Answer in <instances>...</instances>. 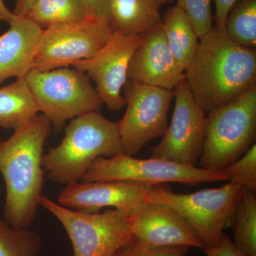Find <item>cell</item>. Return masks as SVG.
Here are the masks:
<instances>
[{
    "label": "cell",
    "instance_id": "1",
    "mask_svg": "<svg viewBox=\"0 0 256 256\" xmlns=\"http://www.w3.org/2000/svg\"><path fill=\"white\" fill-rule=\"evenodd\" d=\"M184 76L196 104L208 114L256 86V50L214 24L198 40Z\"/></svg>",
    "mask_w": 256,
    "mask_h": 256
},
{
    "label": "cell",
    "instance_id": "2",
    "mask_svg": "<svg viewBox=\"0 0 256 256\" xmlns=\"http://www.w3.org/2000/svg\"><path fill=\"white\" fill-rule=\"evenodd\" d=\"M52 124L38 114L6 140H0V173L5 184L3 218L14 229H28L36 220L44 188L42 156Z\"/></svg>",
    "mask_w": 256,
    "mask_h": 256
},
{
    "label": "cell",
    "instance_id": "3",
    "mask_svg": "<svg viewBox=\"0 0 256 256\" xmlns=\"http://www.w3.org/2000/svg\"><path fill=\"white\" fill-rule=\"evenodd\" d=\"M64 131L60 144L42 156L44 172L54 182H78L96 158L124 153L117 122L98 111L70 120Z\"/></svg>",
    "mask_w": 256,
    "mask_h": 256
},
{
    "label": "cell",
    "instance_id": "4",
    "mask_svg": "<svg viewBox=\"0 0 256 256\" xmlns=\"http://www.w3.org/2000/svg\"><path fill=\"white\" fill-rule=\"evenodd\" d=\"M256 136V86L210 111L200 156L204 170L220 171L244 156Z\"/></svg>",
    "mask_w": 256,
    "mask_h": 256
},
{
    "label": "cell",
    "instance_id": "5",
    "mask_svg": "<svg viewBox=\"0 0 256 256\" xmlns=\"http://www.w3.org/2000/svg\"><path fill=\"white\" fill-rule=\"evenodd\" d=\"M24 79L38 112L50 119L57 132L74 118L98 111L102 104L86 74L74 67L32 69Z\"/></svg>",
    "mask_w": 256,
    "mask_h": 256
},
{
    "label": "cell",
    "instance_id": "6",
    "mask_svg": "<svg viewBox=\"0 0 256 256\" xmlns=\"http://www.w3.org/2000/svg\"><path fill=\"white\" fill-rule=\"evenodd\" d=\"M242 188L229 182L222 188H206L194 193L176 194L168 188L153 185L148 202H158L176 210L196 232L203 250L218 246L224 229L234 222Z\"/></svg>",
    "mask_w": 256,
    "mask_h": 256
},
{
    "label": "cell",
    "instance_id": "7",
    "mask_svg": "<svg viewBox=\"0 0 256 256\" xmlns=\"http://www.w3.org/2000/svg\"><path fill=\"white\" fill-rule=\"evenodd\" d=\"M40 206L63 226L72 242L74 256H116L136 242L128 216L118 210L86 213L44 196L40 197Z\"/></svg>",
    "mask_w": 256,
    "mask_h": 256
},
{
    "label": "cell",
    "instance_id": "8",
    "mask_svg": "<svg viewBox=\"0 0 256 256\" xmlns=\"http://www.w3.org/2000/svg\"><path fill=\"white\" fill-rule=\"evenodd\" d=\"M138 182L150 185L175 182L194 185L201 183L228 181L222 171H212L156 158L136 159L122 153L109 158H96L82 181Z\"/></svg>",
    "mask_w": 256,
    "mask_h": 256
},
{
    "label": "cell",
    "instance_id": "9",
    "mask_svg": "<svg viewBox=\"0 0 256 256\" xmlns=\"http://www.w3.org/2000/svg\"><path fill=\"white\" fill-rule=\"evenodd\" d=\"M112 33L108 24L92 18L44 28L34 58L33 70L46 72L92 60L108 44Z\"/></svg>",
    "mask_w": 256,
    "mask_h": 256
},
{
    "label": "cell",
    "instance_id": "10",
    "mask_svg": "<svg viewBox=\"0 0 256 256\" xmlns=\"http://www.w3.org/2000/svg\"><path fill=\"white\" fill-rule=\"evenodd\" d=\"M124 86L127 109L117 126L124 152L134 156L148 142L164 136L174 90L132 80Z\"/></svg>",
    "mask_w": 256,
    "mask_h": 256
},
{
    "label": "cell",
    "instance_id": "11",
    "mask_svg": "<svg viewBox=\"0 0 256 256\" xmlns=\"http://www.w3.org/2000/svg\"><path fill=\"white\" fill-rule=\"evenodd\" d=\"M171 124L161 142L152 148L151 158L197 168L206 137V112L196 104L185 78L174 90Z\"/></svg>",
    "mask_w": 256,
    "mask_h": 256
},
{
    "label": "cell",
    "instance_id": "12",
    "mask_svg": "<svg viewBox=\"0 0 256 256\" xmlns=\"http://www.w3.org/2000/svg\"><path fill=\"white\" fill-rule=\"evenodd\" d=\"M144 35L124 36L112 33L110 41L98 54L72 66L96 82L101 102L109 110H120L126 105L121 92L128 82L130 60Z\"/></svg>",
    "mask_w": 256,
    "mask_h": 256
},
{
    "label": "cell",
    "instance_id": "13",
    "mask_svg": "<svg viewBox=\"0 0 256 256\" xmlns=\"http://www.w3.org/2000/svg\"><path fill=\"white\" fill-rule=\"evenodd\" d=\"M152 186L124 180L80 181L66 185L58 194V203L86 213H98L102 208L114 207L130 216L148 202Z\"/></svg>",
    "mask_w": 256,
    "mask_h": 256
},
{
    "label": "cell",
    "instance_id": "14",
    "mask_svg": "<svg viewBox=\"0 0 256 256\" xmlns=\"http://www.w3.org/2000/svg\"><path fill=\"white\" fill-rule=\"evenodd\" d=\"M136 242L144 250L170 246L204 248L190 224L174 210L158 202H146L128 216Z\"/></svg>",
    "mask_w": 256,
    "mask_h": 256
},
{
    "label": "cell",
    "instance_id": "15",
    "mask_svg": "<svg viewBox=\"0 0 256 256\" xmlns=\"http://www.w3.org/2000/svg\"><path fill=\"white\" fill-rule=\"evenodd\" d=\"M184 77L170 52L162 26L144 34L130 60L128 80L174 90Z\"/></svg>",
    "mask_w": 256,
    "mask_h": 256
},
{
    "label": "cell",
    "instance_id": "16",
    "mask_svg": "<svg viewBox=\"0 0 256 256\" xmlns=\"http://www.w3.org/2000/svg\"><path fill=\"white\" fill-rule=\"evenodd\" d=\"M0 35V86L10 78H24L33 69L44 28L26 16H18Z\"/></svg>",
    "mask_w": 256,
    "mask_h": 256
},
{
    "label": "cell",
    "instance_id": "17",
    "mask_svg": "<svg viewBox=\"0 0 256 256\" xmlns=\"http://www.w3.org/2000/svg\"><path fill=\"white\" fill-rule=\"evenodd\" d=\"M108 24L118 34H144L161 26L162 16L146 0H111Z\"/></svg>",
    "mask_w": 256,
    "mask_h": 256
},
{
    "label": "cell",
    "instance_id": "18",
    "mask_svg": "<svg viewBox=\"0 0 256 256\" xmlns=\"http://www.w3.org/2000/svg\"><path fill=\"white\" fill-rule=\"evenodd\" d=\"M162 30L173 58L184 73L198 46V38L188 14L178 5L162 18Z\"/></svg>",
    "mask_w": 256,
    "mask_h": 256
},
{
    "label": "cell",
    "instance_id": "19",
    "mask_svg": "<svg viewBox=\"0 0 256 256\" xmlns=\"http://www.w3.org/2000/svg\"><path fill=\"white\" fill-rule=\"evenodd\" d=\"M38 114L24 79L0 88V128L16 130Z\"/></svg>",
    "mask_w": 256,
    "mask_h": 256
},
{
    "label": "cell",
    "instance_id": "20",
    "mask_svg": "<svg viewBox=\"0 0 256 256\" xmlns=\"http://www.w3.org/2000/svg\"><path fill=\"white\" fill-rule=\"evenodd\" d=\"M24 16L44 30L89 18L82 0H37Z\"/></svg>",
    "mask_w": 256,
    "mask_h": 256
},
{
    "label": "cell",
    "instance_id": "21",
    "mask_svg": "<svg viewBox=\"0 0 256 256\" xmlns=\"http://www.w3.org/2000/svg\"><path fill=\"white\" fill-rule=\"evenodd\" d=\"M235 246L244 256H256V197L242 188L234 215Z\"/></svg>",
    "mask_w": 256,
    "mask_h": 256
},
{
    "label": "cell",
    "instance_id": "22",
    "mask_svg": "<svg viewBox=\"0 0 256 256\" xmlns=\"http://www.w3.org/2000/svg\"><path fill=\"white\" fill-rule=\"evenodd\" d=\"M225 30L236 43L256 50V0H238L227 15Z\"/></svg>",
    "mask_w": 256,
    "mask_h": 256
},
{
    "label": "cell",
    "instance_id": "23",
    "mask_svg": "<svg viewBox=\"0 0 256 256\" xmlns=\"http://www.w3.org/2000/svg\"><path fill=\"white\" fill-rule=\"evenodd\" d=\"M42 248V238L36 232L12 228L0 216V256H38Z\"/></svg>",
    "mask_w": 256,
    "mask_h": 256
},
{
    "label": "cell",
    "instance_id": "24",
    "mask_svg": "<svg viewBox=\"0 0 256 256\" xmlns=\"http://www.w3.org/2000/svg\"><path fill=\"white\" fill-rule=\"evenodd\" d=\"M230 182L256 193V144H252L242 156L220 170Z\"/></svg>",
    "mask_w": 256,
    "mask_h": 256
},
{
    "label": "cell",
    "instance_id": "25",
    "mask_svg": "<svg viewBox=\"0 0 256 256\" xmlns=\"http://www.w3.org/2000/svg\"><path fill=\"white\" fill-rule=\"evenodd\" d=\"M212 0H178L176 5L188 14L198 38L213 28Z\"/></svg>",
    "mask_w": 256,
    "mask_h": 256
},
{
    "label": "cell",
    "instance_id": "26",
    "mask_svg": "<svg viewBox=\"0 0 256 256\" xmlns=\"http://www.w3.org/2000/svg\"><path fill=\"white\" fill-rule=\"evenodd\" d=\"M191 248L170 246L144 250L136 242L116 256H186Z\"/></svg>",
    "mask_w": 256,
    "mask_h": 256
},
{
    "label": "cell",
    "instance_id": "27",
    "mask_svg": "<svg viewBox=\"0 0 256 256\" xmlns=\"http://www.w3.org/2000/svg\"><path fill=\"white\" fill-rule=\"evenodd\" d=\"M88 18L108 24L111 0H82Z\"/></svg>",
    "mask_w": 256,
    "mask_h": 256
},
{
    "label": "cell",
    "instance_id": "28",
    "mask_svg": "<svg viewBox=\"0 0 256 256\" xmlns=\"http://www.w3.org/2000/svg\"><path fill=\"white\" fill-rule=\"evenodd\" d=\"M207 256H244L235 246L228 236L224 234L222 242L218 246L204 250Z\"/></svg>",
    "mask_w": 256,
    "mask_h": 256
},
{
    "label": "cell",
    "instance_id": "29",
    "mask_svg": "<svg viewBox=\"0 0 256 256\" xmlns=\"http://www.w3.org/2000/svg\"><path fill=\"white\" fill-rule=\"evenodd\" d=\"M215 4L214 24L217 28H225L226 20L229 11L238 0H213Z\"/></svg>",
    "mask_w": 256,
    "mask_h": 256
},
{
    "label": "cell",
    "instance_id": "30",
    "mask_svg": "<svg viewBox=\"0 0 256 256\" xmlns=\"http://www.w3.org/2000/svg\"><path fill=\"white\" fill-rule=\"evenodd\" d=\"M37 0H16V6L13 13L18 16H24L34 3Z\"/></svg>",
    "mask_w": 256,
    "mask_h": 256
},
{
    "label": "cell",
    "instance_id": "31",
    "mask_svg": "<svg viewBox=\"0 0 256 256\" xmlns=\"http://www.w3.org/2000/svg\"><path fill=\"white\" fill-rule=\"evenodd\" d=\"M15 18L16 15L6 8L3 0H0V20L9 24Z\"/></svg>",
    "mask_w": 256,
    "mask_h": 256
},
{
    "label": "cell",
    "instance_id": "32",
    "mask_svg": "<svg viewBox=\"0 0 256 256\" xmlns=\"http://www.w3.org/2000/svg\"><path fill=\"white\" fill-rule=\"evenodd\" d=\"M146 2L148 3L152 8H154V10H158L161 6L168 4V3L171 2L172 0H146Z\"/></svg>",
    "mask_w": 256,
    "mask_h": 256
}]
</instances>
